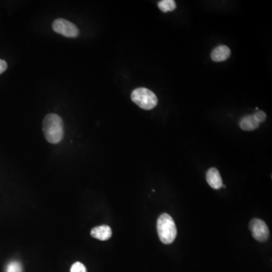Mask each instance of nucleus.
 <instances>
[{"instance_id": "1", "label": "nucleus", "mask_w": 272, "mask_h": 272, "mask_svg": "<svg viewBox=\"0 0 272 272\" xmlns=\"http://www.w3.org/2000/svg\"><path fill=\"white\" fill-rule=\"evenodd\" d=\"M42 131L45 139L51 144H59L64 137L62 118L56 114L45 116L42 122Z\"/></svg>"}, {"instance_id": "2", "label": "nucleus", "mask_w": 272, "mask_h": 272, "mask_svg": "<svg viewBox=\"0 0 272 272\" xmlns=\"http://www.w3.org/2000/svg\"><path fill=\"white\" fill-rule=\"evenodd\" d=\"M157 233L162 243L170 244L177 236V229L175 221L170 215L162 214L157 220Z\"/></svg>"}, {"instance_id": "3", "label": "nucleus", "mask_w": 272, "mask_h": 272, "mask_svg": "<svg viewBox=\"0 0 272 272\" xmlns=\"http://www.w3.org/2000/svg\"><path fill=\"white\" fill-rule=\"evenodd\" d=\"M132 101L144 110H152L157 106L158 99L152 91L146 88H138L131 94Z\"/></svg>"}, {"instance_id": "4", "label": "nucleus", "mask_w": 272, "mask_h": 272, "mask_svg": "<svg viewBox=\"0 0 272 272\" xmlns=\"http://www.w3.org/2000/svg\"><path fill=\"white\" fill-rule=\"evenodd\" d=\"M53 29L55 32L69 38H75L80 34L78 27L69 20L59 18L54 20Z\"/></svg>"}, {"instance_id": "5", "label": "nucleus", "mask_w": 272, "mask_h": 272, "mask_svg": "<svg viewBox=\"0 0 272 272\" xmlns=\"http://www.w3.org/2000/svg\"><path fill=\"white\" fill-rule=\"evenodd\" d=\"M250 230L253 237L259 242L266 241L269 237V229L265 221L259 218H253L250 222Z\"/></svg>"}, {"instance_id": "6", "label": "nucleus", "mask_w": 272, "mask_h": 272, "mask_svg": "<svg viewBox=\"0 0 272 272\" xmlns=\"http://www.w3.org/2000/svg\"><path fill=\"white\" fill-rule=\"evenodd\" d=\"M91 236L99 240H108L112 236V230L108 226H101L94 228L91 231Z\"/></svg>"}, {"instance_id": "7", "label": "nucleus", "mask_w": 272, "mask_h": 272, "mask_svg": "<svg viewBox=\"0 0 272 272\" xmlns=\"http://www.w3.org/2000/svg\"><path fill=\"white\" fill-rule=\"evenodd\" d=\"M207 183L214 189H219L223 186L222 180L218 169L210 168L207 174Z\"/></svg>"}, {"instance_id": "8", "label": "nucleus", "mask_w": 272, "mask_h": 272, "mask_svg": "<svg viewBox=\"0 0 272 272\" xmlns=\"http://www.w3.org/2000/svg\"><path fill=\"white\" fill-rule=\"evenodd\" d=\"M231 50L226 45H218L211 53V59L215 62L226 61L230 57Z\"/></svg>"}, {"instance_id": "9", "label": "nucleus", "mask_w": 272, "mask_h": 272, "mask_svg": "<svg viewBox=\"0 0 272 272\" xmlns=\"http://www.w3.org/2000/svg\"><path fill=\"white\" fill-rule=\"evenodd\" d=\"M259 122L256 120L254 115L246 116L240 122V127L244 131H253L259 127Z\"/></svg>"}, {"instance_id": "10", "label": "nucleus", "mask_w": 272, "mask_h": 272, "mask_svg": "<svg viewBox=\"0 0 272 272\" xmlns=\"http://www.w3.org/2000/svg\"><path fill=\"white\" fill-rule=\"evenodd\" d=\"M158 7L163 12H172L176 9L174 0H162L158 3Z\"/></svg>"}, {"instance_id": "11", "label": "nucleus", "mask_w": 272, "mask_h": 272, "mask_svg": "<svg viewBox=\"0 0 272 272\" xmlns=\"http://www.w3.org/2000/svg\"><path fill=\"white\" fill-rule=\"evenodd\" d=\"M21 264L18 261H12L9 262L6 267V272H22Z\"/></svg>"}, {"instance_id": "12", "label": "nucleus", "mask_w": 272, "mask_h": 272, "mask_svg": "<svg viewBox=\"0 0 272 272\" xmlns=\"http://www.w3.org/2000/svg\"><path fill=\"white\" fill-rule=\"evenodd\" d=\"M70 272H87L85 265L81 262H75L70 268Z\"/></svg>"}, {"instance_id": "13", "label": "nucleus", "mask_w": 272, "mask_h": 272, "mask_svg": "<svg viewBox=\"0 0 272 272\" xmlns=\"http://www.w3.org/2000/svg\"><path fill=\"white\" fill-rule=\"evenodd\" d=\"M255 118H256V120L260 123V122H264L266 119V114L263 111H259L258 112H256V114H253Z\"/></svg>"}, {"instance_id": "14", "label": "nucleus", "mask_w": 272, "mask_h": 272, "mask_svg": "<svg viewBox=\"0 0 272 272\" xmlns=\"http://www.w3.org/2000/svg\"><path fill=\"white\" fill-rule=\"evenodd\" d=\"M8 64L4 60L0 59V75L7 70Z\"/></svg>"}]
</instances>
